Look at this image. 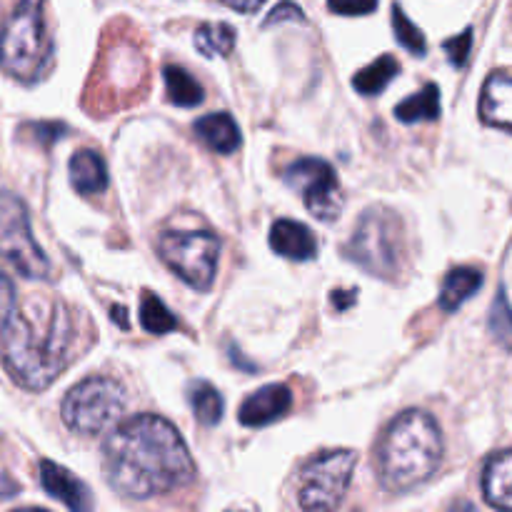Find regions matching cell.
Wrapping results in <instances>:
<instances>
[{
    "label": "cell",
    "instance_id": "6da1fadb",
    "mask_svg": "<svg viewBox=\"0 0 512 512\" xmlns=\"http://www.w3.org/2000/svg\"><path fill=\"white\" fill-rule=\"evenodd\" d=\"M103 473L110 488L123 498L148 500L188 485L195 478V465L168 420L138 415L108 435Z\"/></svg>",
    "mask_w": 512,
    "mask_h": 512
},
{
    "label": "cell",
    "instance_id": "7a4b0ae2",
    "mask_svg": "<svg viewBox=\"0 0 512 512\" xmlns=\"http://www.w3.org/2000/svg\"><path fill=\"white\" fill-rule=\"evenodd\" d=\"M3 365L25 390L40 393L58 380L75 350L73 313L60 300H28L0 328Z\"/></svg>",
    "mask_w": 512,
    "mask_h": 512
},
{
    "label": "cell",
    "instance_id": "3957f363",
    "mask_svg": "<svg viewBox=\"0 0 512 512\" xmlns=\"http://www.w3.org/2000/svg\"><path fill=\"white\" fill-rule=\"evenodd\" d=\"M443 460V435L428 413L400 415L378 445L380 480L390 493H405L430 480Z\"/></svg>",
    "mask_w": 512,
    "mask_h": 512
},
{
    "label": "cell",
    "instance_id": "277c9868",
    "mask_svg": "<svg viewBox=\"0 0 512 512\" xmlns=\"http://www.w3.org/2000/svg\"><path fill=\"white\" fill-rule=\"evenodd\" d=\"M43 3L45 0H20L0 30V68L20 83L43 78L53 60Z\"/></svg>",
    "mask_w": 512,
    "mask_h": 512
},
{
    "label": "cell",
    "instance_id": "5b68a950",
    "mask_svg": "<svg viewBox=\"0 0 512 512\" xmlns=\"http://www.w3.org/2000/svg\"><path fill=\"white\" fill-rule=\"evenodd\" d=\"M403 253V223L388 208L365 210L345 245L348 260L383 280H393L398 275Z\"/></svg>",
    "mask_w": 512,
    "mask_h": 512
},
{
    "label": "cell",
    "instance_id": "8992f818",
    "mask_svg": "<svg viewBox=\"0 0 512 512\" xmlns=\"http://www.w3.org/2000/svg\"><path fill=\"white\" fill-rule=\"evenodd\" d=\"M125 410V390L113 378H85L63 400V423L73 433L98 435Z\"/></svg>",
    "mask_w": 512,
    "mask_h": 512
},
{
    "label": "cell",
    "instance_id": "52a82bcc",
    "mask_svg": "<svg viewBox=\"0 0 512 512\" xmlns=\"http://www.w3.org/2000/svg\"><path fill=\"white\" fill-rule=\"evenodd\" d=\"M0 258L23 278L45 280L50 275V260L35 243L23 200L5 190H0Z\"/></svg>",
    "mask_w": 512,
    "mask_h": 512
},
{
    "label": "cell",
    "instance_id": "ba28073f",
    "mask_svg": "<svg viewBox=\"0 0 512 512\" xmlns=\"http://www.w3.org/2000/svg\"><path fill=\"white\" fill-rule=\"evenodd\" d=\"M158 255L183 283L205 293L218 270L220 240L213 233H165L158 240Z\"/></svg>",
    "mask_w": 512,
    "mask_h": 512
},
{
    "label": "cell",
    "instance_id": "9c48e42d",
    "mask_svg": "<svg viewBox=\"0 0 512 512\" xmlns=\"http://www.w3.org/2000/svg\"><path fill=\"white\" fill-rule=\"evenodd\" d=\"M355 458L353 450H333L303 468L298 478V505L303 510H335L343 503L353 480Z\"/></svg>",
    "mask_w": 512,
    "mask_h": 512
},
{
    "label": "cell",
    "instance_id": "30bf717a",
    "mask_svg": "<svg viewBox=\"0 0 512 512\" xmlns=\"http://www.w3.org/2000/svg\"><path fill=\"white\" fill-rule=\"evenodd\" d=\"M285 183L290 188L303 190L305 208L323 223H330L343 210V195H340V183L330 163L320 158L295 160L285 173Z\"/></svg>",
    "mask_w": 512,
    "mask_h": 512
},
{
    "label": "cell",
    "instance_id": "8fae6325",
    "mask_svg": "<svg viewBox=\"0 0 512 512\" xmlns=\"http://www.w3.org/2000/svg\"><path fill=\"white\" fill-rule=\"evenodd\" d=\"M40 485L50 498L63 503L68 510L85 512L93 508V498H90V490L85 488L83 480H78L70 470L53 463V460L40 463Z\"/></svg>",
    "mask_w": 512,
    "mask_h": 512
},
{
    "label": "cell",
    "instance_id": "7c38bea8",
    "mask_svg": "<svg viewBox=\"0 0 512 512\" xmlns=\"http://www.w3.org/2000/svg\"><path fill=\"white\" fill-rule=\"evenodd\" d=\"M290 405H293V393H290L288 385H265L258 393L245 398V403L240 405L238 418L248 428H263V425L283 418Z\"/></svg>",
    "mask_w": 512,
    "mask_h": 512
},
{
    "label": "cell",
    "instance_id": "4fadbf2b",
    "mask_svg": "<svg viewBox=\"0 0 512 512\" xmlns=\"http://www.w3.org/2000/svg\"><path fill=\"white\" fill-rule=\"evenodd\" d=\"M270 248L278 255L288 260H313L318 253V243L315 235L310 233L308 225L298 223V220H275L270 228Z\"/></svg>",
    "mask_w": 512,
    "mask_h": 512
},
{
    "label": "cell",
    "instance_id": "5bb4252c",
    "mask_svg": "<svg viewBox=\"0 0 512 512\" xmlns=\"http://www.w3.org/2000/svg\"><path fill=\"white\" fill-rule=\"evenodd\" d=\"M480 118L493 128L512 130V75L493 73L485 80Z\"/></svg>",
    "mask_w": 512,
    "mask_h": 512
},
{
    "label": "cell",
    "instance_id": "9a60e30c",
    "mask_svg": "<svg viewBox=\"0 0 512 512\" xmlns=\"http://www.w3.org/2000/svg\"><path fill=\"white\" fill-rule=\"evenodd\" d=\"M483 493L493 508L512 510V450L488 460L483 473Z\"/></svg>",
    "mask_w": 512,
    "mask_h": 512
},
{
    "label": "cell",
    "instance_id": "2e32d148",
    "mask_svg": "<svg viewBox=\"0 0 512 512\" xmlns=\"http://www.w3.org/2000/svg\"><path fill=\"white\" fill-rule=\"evenodd\" d=\"M195 135L215 153H235L240 148V128L228 113H213L195 120Z\"/></svg>",
    "mask_w": 512,
    "mask_h": 512
},
{
    "label": "cell",
    "instance_id": "e0dca14e",
    "mask_svg": "<svg viewBox=\"0 0 512 512\" xmlns=\"http://www.w3.org/2000/svg\"><path fill=\"white\" fill-rule=\"evenodd\" d=\"M70 183L80 195H98L108 188V168L95 150H80L70 158Z\"/></svg>",
    "mask_w": 512,
    "mask_h": 512
},
{
    "label": "cell",
    "instance_id": "ac0fdd59",
    "mask_svg": "<svg viewBox=\"0 0 512 512\" xmlns=\"http://www.w3.org/2000/svg\"><path fill=\"white\" fill-rule=\"evenodd\" d=\"M483 288V273L475 268H455L445 275L443 290H440V308L445 313H455L465 300L473 298Z\"/></svg>",
    "mask_w": 512,
    "mask_h": 512
},
{
    "label": "cell",
    "instance_id": "d6986e66",
    "mask_svg": "<svg viewBox=\"0 0 512 512\" xmlns=\"http://www.w3.org/2000/svg\"><path fill=\"white\" fill-rule=\"evenodd\" d=\"M188 400L190 408H193L195 418H198L200 425L205 428H213V425L220 423L223 418V395L208 383V380H195V383L188 385Z\"/></svg>",
    "mask_w": 512,
    "mask_h": 512
},
{
    "label": "cell",
    "instance_id": "ffe728a7",
    "mask_svg": "<svg viewBox=\"0 0 512 512\" xmlns=\"http://www.w3.org/2000/svg\"><path fill=\"white\" fill-rule=\"evenodd\" d=\"M163 78L170 103H175L178 108H195V105L203 103V88H200L198 80L185 68H180V65H165Z\"/></svg>",
    "mask_w": 512,
    "mask_h": 512
},
{
    "label": "cell",
    "instance_id": "44dd1931",
    "mask_svg": "<svg viewBox=\"0 0 512 512\" xmlns=\"http://www.w3.org/2000/svg\"><path fill=\"white\" fill-rule=\"evenodd\" d=\"M398 73H400L398 60H395L393 55H380L375 63L365 65V68L355 75L353 85L360 95H368L370 98V95L383 93V90L398 78Z\"/></svg>",
    "mask_w": 512,
    "mask_h": 512
},
{
    "label": "cell",
    "instance_id": "7402d4cb",
    "mask_svg": "<svg viewBox=\"0 0 512 512\" xmlns=\"http://www.w3.org/2000/svg\"><path fill=\"white\" fill-rule=\"evenodd\" d=\"M440 115V88L435 83L425 85L420 93L410 95L395 108V118L403 123H420V120H435Z\"/></svg>",
    "mask_w": 512,
    "mask_h": 512
},
{
    "label": "cell",
    "instance_id": "603a6c76",
    "mask_svg": "<svg viewBox=\"0 0 512 512\" xmlns=\"http://www.w3.org/2000/svg\"><path fill=\"white\" fill-rule=\"evenodd\" d=\"M195 45L203 55H230L235 48V30L228 23H205L195 30Z\"/></svg>",
    "mask_w": 512,
    "mask_h": 512
},
{
    "label": "cell",
    "instance_id": "cb8c5ba5",
    "mask_svg": "<svg viewBox=\"0 0 512 512\" xmlns=\"http://www.w3.org/2000/svg\"><path fill=\"white\" fill-rule=\"evenodd\" d=\"M140 325H143L148 333L165 335L173 333V330L178 328V320H175V315L165 308V303L158 295L145 293L143 300H140Z\"/></svg>",
    "mask_w": 512,
    "mask_h": 512
},
{
    "label": "cell",
    "instance_id": "d4e9b609",
    "mask_svg": "<svg viewBox=\"0 0 512 512\" xmlns=\"http://www.w3.org/2000/svg\"><path fill=\"white\" fill-rule=\"evenodd\" d=\"M393 30L398 43L403 45L405 50H410L413 55H425L428 50V43H425V35L420 33L418 25L405 15V10L400 5H393Z\"/></svg>",
    "mask_w": 512,
    "mask_h": 512
},
{
    "label": "cell",
    "instance_id": "484cf974",
    "mask_svg": "<svg viewBox=\"0 0 512 512\" xmlns=\"http://www.w3.org/2000/svg\"><path fill=\"white\" fill-rule=\"evenodd\" d=\"M490 333L495 335V340L503 348L512 350V308L505 290H500L493 303V310H490Z\"/></svg>",
    "mask_w": 512,
    "mask_h": 512
},
{
    "label": "cell",
    "instance_id": "4316f807",
    "mask_svg": "<svg viewBox=\"0 0 512 512\" xmlns=\"http://www.w3.org/2000/svg\"><path fill=\"white\" fill-rule=\"evenodd\" d=\"M23 138H30L33 143L43 145V148H50L53 143H58L60 138L68 135V125L63 123H25L20 128Z\"/></svg>",
    "mask_w": 512,
    "mask_h": 512
},
{
    "label": "cell",
    "instance_id": "83f0119b",
    "mask_svg": "<svg viewBox=\"0 0 512 512\" xmlns=\"http://www.w3.org/2000/svg\"><path fill=\"white\" fill-rule=\"evenodd\" d=\"M470 48H473V30H463L460 35H455V38L445 40V53H448L450 63L455 65V68H463L465 63H468V55H470Z\"/></svg>",
    "mask_w": 512,
    "mask_h": 512
},
{
    "label": "cell",
    "instance_id": "f1b7e54d",
    "mask_svg": "<svg viewBox=\"0 0 512 512\" xmlns=\"http://www.w3.org/2000/svg\"><path fill=\"white\" fill-rule=\"evenodd\" d=\"M328 8L338 15H368L378 8V0H328Z\"/></svg>",
    "mask_w": 512,
    "mask_h": 512
},
{
    "label": "cell",
    "instance_id": "f546056e",
    "mask_svg": "<svg viewBox=\"0 0 512 512\" xmlns=\"http://www.w3.org/2000/svg\"><path fill=\"white\" fill-rule=\"evenodd\" d=\"M283 20H305V15H303V10L298 8V5L290 3V0H283V3L275 5L273 13L268 15V20H265V28L283 23Z\"/></svg>",
    "mask_w": 512,
    "mask_h": 512
},
{
    "label": "cell",
    "instance_id": "4dcf8cb0",
    "mask_svg": "<svg viewBox=\"0 0 512 512\" xmlns=\"http://www.w3.org/2000/svg\"><path fill=\"white\" fill-rule=\"evenodd\" d=\"M15 310V290L13 283L0 273V328L5 325V320L10 318V313Z\"/></svg>",
    "mask_w": 512,
    "mask_h": 512
},
{
    "label": "cell",
    "instance_id": "1f68e13d",
    "mask_svg": "<svg viewBox=\"0 0 512 512\" xmlns=\"http://www.w3.org/2000/svg\"><path fill=\"white\" fill-rule=\"evenodd\" d=\"M220 3H225L228 8H233V10H238V13L250 15V13H258V10L263 8L265 0H220Z\"/></svg>",
    "mask_w": 512,
    "mask_h": 512
},
{
    "label": "cell",
    "instance_id": "d6a6232c",
    "mask_svg": "<svg viewBox=\"0 0 512 512\" xmlns=\"http://www.w3.org/2000/svg\"><path fill=\"white\" fill-rule=\"evenodd\" d=\"M20 493V485L5 473H0V500H10Z\"/></svg>",
    "mask_w": 512,
    "mask_h": 512
},
{
    "label": "cell",
    "instance_id": "836d02e7",
    "mask_svg": "<svg viewBox=\"0 0 512 512\" xmlns=\"http://www.w3.org/2000/svg\"><path fill=\"white\" fill-rule=\"evenodd\" d=\"M355 298H358L355 290H333V303L338 310H345L348 305H353Z\"/></svg>",
    "mask_w": 512,
    "mask_h": 512
},
{
    "label": "cell",
    "instance_id": "e575fe53",
    "mask_svg": "<svg viewBox=\"0 0 512 512\" xmlns=\"http://www.w3.org/2000/svg\"><path fill=\"white\" fill-rule=\"evenodd\" d=\"M125 308H120V305H118V308H113V315H110V318H118V323H120V328H128V323H125Z\"/></svg>",
    "mask_w": 512,
    "mask_h": 512
}]
</instances>
